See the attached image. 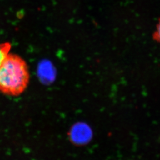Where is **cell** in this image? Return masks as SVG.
Returning a JSON list of instances; mask_svg holds the SVG:
<instances>
[{
    "label": "cell",
    "instance_id": "1",
    "mask_svg": "<svg viewBox=\"0 0 160 160\" xmlns=\"http://www.w3.org/2000/svg\"><path fill=\"white\" fill-rule=\"evenodd\" d=\"M30 75L26 61L18 55L9 53L0 66V92L18 96L27 88Z\"/></svg>",
    "mask_w": 160,
    "mask_h": 160
},
{
    "label": "cell",
    "instance_id": "2",
    "mask_svg": "<svg viewBox=\"0 0 160 160\" xmlns=\"http://www.w3.org/2000/svg\"><path fill=\"white\" fill-rule=\"evenodd\" d=\"M11 45L9 43L0 44V66L9 53Z\"/></svg>",
    "mask_w": 160,
    "mask_h": 160
},
{
    "label": "cell",
    "instance_id": "3",
    "mask_svg": "<svg viewBox=\"0 0 160 160\" xmlns=\"http://www.w3.org/2000/svg\"><path fill=\"white\" fill-rule=\"evenodd\" d=\"M153 39L157 42L160 43V18L156 25V30L153 34Z\"/></svg>",
    "mask_w": 160,
    "mask_h": 160
}]
</instances>
